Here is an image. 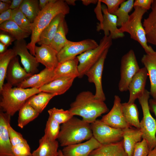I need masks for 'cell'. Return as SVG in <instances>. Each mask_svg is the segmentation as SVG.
I'll list each match as a JSON object with an SVG mask.
<instances>
[{"label": "cell", "mask_w": 156, "mask_h": 156, "mask_svg": "<svg viewBox=\"0 0 156 156\" xmlns=\"http://www.w3.org/2000/svg\"><path fill=\"white\" fill-rule=\"evenodd\" d=\"M70 8L65 0H52L40 10L33 22L31 23L32 33L31 41L27 46L30 53L35 56V47L39 41L40 36L43 30L57 15L69 13Z\"/></svg>", "instance_id": "cell-1"}, {"label": "cell", "mask_w": 156, "mask_h": 156, "mask_svg": "<svg viewBox=\"0 0 156 156\" xmlns=\"http://www.w3.org/2000/svg\"><path fill=\"white\" fill-rule=\"evenodd\" d=\"M70 106L69 110L74 116H80L82 120L90 124L108 110L104 102L95 99L94 94L89 91L78 94Z\"/></svg>", "instance_id": "cell-2"}, {"label": "cell", "mask_w": 156, "mask_h": 156, "mask_svg": "<svg viewBox=\"0 0 156 156\" xmlns=\"http://www.w3.org/2000/svg\"><path fill=\"white\" fill-rule=\"evenodd\" d=\"M13 87L6 83L0 90V110L11 116L18 111L29 97L40 92L36 88L24 89Z\"/></svg>", "instance_id": "cell-3"}, {"label": "cell", "mask_w": 156, "mask_h": 156, "mask_svg": "<svg viewBox=\"0 0 156 156\" xmlns=\"http://www.w3.org/2000/svg\"><path fill=\"white\" fill-rule=\"evenodd\" d=\"M93 137L90 124L74 116L62 124L57 139L62 146L81 143Z\"/></svg>", "instance_id": "cell-4"}, {"label": "cell", "mask_w": 156, "mask_h": 156, "mask_svg": "<svg viewBox=\"0 0 156 156\" xmlns=\"http://www.w3.org/2000/svg\"><path fill=\"white\" fill-rule=\"evenodd\" d=\"M133 7L134 10L129 15L128 20L119 29L123 33H128L131 39L140 43L146 54L154 53L155 51L147 44L146 32L142 21L143 16L147 10L137 6Z\"/></svg>", "instance_id": "cell-5"}, {"label": "cell", "mask_w": 156, "mask_h": 156, "mask_svg": "<svg viewBox=\"0 0 156 156\" xmlns=\"http://www.w3.org/2000/svg\"><path fill=\"white\" fill-rule=\"evenodd\" d=\"M150 95V92L145 89L138 99L143 114L140 125L142 138L146 141L151 151L156 147V122L150 112L148 101Z\"/></svg>", "instance_id": "cell-6"}, {"label": "cell", "mask_w": 156, "mask_h": 156, "mask_svg": "<svg viewBox=\"0 0 156 156\" xmlns=\"http://www.w3.org/2000/svg\"><path fill=\"white\" fill-rule=\"evenodd\" d=\"M112 38L109 35L104 36L100 40L98 46L87 51L77 56L79 61V78L85 75L87 72L99 60L105 51L109 49L112 44Z\"/></svg>", "instance_id": "cell-7"}, {"label": "cell", "mask_w": 156, "mask_h": 156, "mask_svg": "<svg viewBox=\"0 0 156 156\" xmlns=\"http://www.w3.org/2000/svg\"><path fill=\"white\" fill-rule=\"evenodd\" d=\"M140 69L134 51L130 50L122 57L119 90L121 92L128 90L131 79Z\"/></svg>", "instance_id": "cell-8"}, {"label": "cell", "mask_w": 156, "mask_h": 156, "mask_svg": "<svg viewBox=\"0 0 156 156\" xmlns=\"http://www.w3.org/2000/svg\"><path fill=\"white\" fill-rule=\"evenodd\" d=\"M90 126L93 136L102 145L118 142L123 138L122 129L112 127L101 120H96Z\"/></svg>", "instance_id": "cell-9"}, {"label": "cell", "mask_w": 156, "mask_h": 156, "mask_svg": "<svg viewBox=\"0 0 156 156\" xmlns=\"http://www.w3.org/2000/svg\"><path fill=\"white\" fill-rule=\"evenodd\" d=\"M99 44L94 40L88 39L78 42L69 40L57 53L59 63L71 59L88 50L97 47Z\"/></svg>", "instance_id": "cell-10"}, {"label": "cell", "mask_w": 156, "mask_h": 156, "mask_svg": "<svg viewBox=\"0 0 156 156\" xmlns=\"http://www.w3.org/2000/svg\"><path fill=\"white\" fill-rule=\"evenodd\" d=\"M109 49H106L98 61L86 73L90 83H94L95 87V99L104 102L106 97L102 86V78L105 60Z\"/></svg>", "instance_id": "cell-11"}, {"label": "cell", "mask_w": 156, "mask_h": 156, "mask_svg": "<svg viewBox=\"0 0 156 156\" xmlns=\"http://www.w3.org/2000/svg\"><path fill=\"white\" fill-rule=\"evenodd\" d=\"M27 44L25 39L15 40L12 49L17 55L20 56L24 69L28 73L33 75L39 71L38 63L35 57L28 51Z\"/></svg>", "instance_id": "cell-12"}, {"label": "cell", "mask_w": 156, "mask_h": 156, "mask_svg": "<svg viewBox=\"0 0 156 156\" xmlns=\"http://www.w3.org/2000/svg\"><path fill=\"white\" fill-rule=\"evenodd\" d=\"M101 120L105 123L115 128L123 129L131 127L125 119L121 99L117 95L114 96V104L112 109L107 114L103 116Z\"/></svg>", "instance_id": "cell-13"}, {"label": "cell", "mask_w": 156, "mask_h": 156, "mask_svg": "<svg viewBox=\"0 0 156 156\" xmlns=\"http://www.w3.org/2000/svg\"><path fill=\"white\" fill-rule=\"evenodd\" d=\"M101 9L103 14V19L96 26L97 31L103 30L105 36H108L110 35L112 39L123 37L125 36L124 33L120 31L117 27V16L109 13L105 5L101 6Z\"/></svg>", "instance_id": "cell-14"}, {"label": "cell", "mask_w": 156, "mask_h": 156, "mask_svg": "<svg viewBox=\"0 0 156 156\" xmlns=\"http://www.w3.org/2000/svg\"><path fill=\"white\" fill-rule=\"evenodd\" d=\"M11 117L0 110V156H16L12 149L8 131Z\"/></svg>", "instance_id": "cell-15"}, {"label": "cell", "mask_w": 156, "mask_h": 156, "mask_svg": "<svg viewBox=\"0 0 156 156\" xmlns=\"http://www.w3.org/2000/svg\"><path fill=\"white\" fill-rule=\"evenodd\" d=\"M148 74L147 71L144 67L140 68L133 77L128 86L129 97L128 103H134L137 99L143 94L145 90Z\"/></svg>", "instance_id": "cell-16"}, {"label": "cell", "mask_w": 156, "mask_h": 156, "mask_svg": "<svg viewBox=\"0 0 156 156\" xmlns=\"http://www.w3.org/2000/svg\"><path fill=\"white\" fill-rule=\"evenodd\" d=\"M35 57L37 62L45 66V68L54 70L59 62L57 52L49 45L42 44L35 47Z\"/></svg>", "instance_id": "cell-17"}, {"label": "cell", "mask_w": 156, "mask_h": 156, "mask_svg": "<svg viewBox=\"0 0 156 156\" xmlns=\"http://www.w3.org/2000/svg\"><path fill=\"white\" fill-rule=\"evenodd\" d=\"M31 76L20 65L18 56L10 62L6 74L7 83L12 86L17 87Z\"/></svg>", "instance_id": "cell-18"}, {"label": "cell", "mask_w": 156, "mask_h": 156, "mask_svg": "<svg viewBox=\"0 0 156 156\" xmlns=\"http://www.w3.org/2000/svg\"><path fill=\"white\" fill-rule=\"evenodd\" d=\"M101 145L93 136L84 142L64 147L62 151L64 156H88L92 151Z\"/></svg>", "instance_id": "cell-19"}, {"label": "cell", "mask_w": 156, "mask_h": 156, "mask_svg": "<svg viewBox=\"0 0 156 156\" xmlns=\"http://www.w3.org/2000/svg\"><path fill=\"white\" fill-rule=\"evenodd\" d=\"M55 79V69L45 68L39 73L26 79L17 87L24 89L28 88L39 89Z\"/></svg>", "instance_id": "cell-20"}, {"label": "cell", "mask_w": 156, "mask_h": 156, "mask_svg": "<svg viewBox=\"0 0 156 156\" xmlns=\"http://www.w3.org/2000/svg\"><path fill=\"white\" fill-rule=\"evenodd\" d=\"M8 131L12 149L16 156H29L32 154L27 141L19 132L14 129L10 123Z\"/></svg>", "instance_id": "cell-21"}, {"label": "cell", "mask_w": 156, "mask_h": 156, "mask_svg": "<svg viewBox=\"0 0 156 156\" xmlns=\"http://www.w3.org/2000/svg\"><path fill=\"white\" fill-rule=\"evenodd\" d=\"M75 78L70 77H62L55 79L39 88L40 92L55 94H62L71 87Z\"/></svg>", "instance_id": "cell-22"}, {"label": "cell", "mask_w": 156, "mask_h": 156, "mask_svg": "<svg viewBox=\"0 0 156 156\" xmlns=\"http://www.w3.org/2000/svg\"><path fill=\"white\" fill-rule=\"evenodd\" d=\"M122 130L124 150L128 156H132L135 145L141 141L142 132L140 129L131 127Z\"/></svg>", "instance_id": "cell-23"}, {"label": "cell", "mask_w": 156, "mask_h": 156, "mask_svg": "<svg viewBox=\"0 0 156 156\" xmlns=\"http://www.w3.org/2000/svg\"><path fill=\"white\" fill-rule=\"evenodd\" d=\"M141 61L146 68L150 81V95L156 99V51L143 55Z\"/></svg>", "instance_id": "cell-24"}, {"label": "cell", "mask_w": 156, "mask_h": 156, "mask_svg": "<svg viewBox=\"0 0 156 156\" xmlns=\"http://www.w3.org/2000/svg\"><path fill=\"white\" fill-rule=\"evenodd\" d=\"M88 156H128L125 151L123 140L109 144L102 145L92 151Z\"/></svg>", "instance_id": "cell-25"}, {"label": "cell", "mask_w": 156, "mask_h": 156, "mask_svg": "<svg viewBox=\"0 0 156 156\" xmlns=\"http://www.w3.org/2000/svg\"><path fill=\"white\" fill-rule=\"evenodd\" d=\"M39 146L32 153L33 156H58V141L44 135L39 140Z\"/></svg>", "instance_id": "cell-26"}, {"label": "cell", "mask_w": 156, "mask_h": 156, "mask_svg": "<svg viewBox=\"0 0 156 156\" xmlns=\"http://www.w3.org/2000/svg\"><path fill=\"white\" fill-rule=\"evenodd\" d=\"M79 61L77 57L59 63L55 69V79L62 77H78Z\"/></svg>", "instance_id": "cell-27"}, {"label": "cell", "mask_w": 156, "mask_h": 156, "mask_svg": "<svg viewBox=\"0 0 156 156\" xmlns=\"http://www.w3.org/2000/svg\"><path fill=\"white\" fill-rule=\"evenodd\" d=\"M151 11L142 23L148 42L156 46V0L152 4Z\"/></svg>", "instance_id": "cell-28"}, {"label": "cell", "mask_w": 156, "mask_h": 156, "mask_svg": "<svg viewBox=\"0 0 156 156\" xmlns=\"http://www.w3.org/2000/svg\"><path fill=\"white\" fill-rule=\"evenodd\" d=\"M65 14H60L56 16L41 32L37 43L39 45H49L52 40L61 21L65 18Z\"/></svg>", "instance_id": "cell-29"}, {"label": "cell", "mask_w": 156, "mask_h": 156, "mask_svg": "<svg viewBox=\"0 0 156 156\" xmlns=\"http://www.w3.org/2000/svg\"><path fill=\"white\" fill-rule=\"evenodd\" d=\"M68 31V26L64 18L61 22L56 33L49 45L57 53L69 40L66 37Z\"/></svg>", "instance_id": "cell-30"}, {"label": "cell", "mask_w": 156, "mask_h": 156, "mask_svg": "<svg viewBox=\"0 0 156 156\" xmlns=\"http://www.w3.org/2000/svg\"><path fill=\"white\" fill-rule=\"evenodd\" d=\"M18 112L17 125L21 129L37 118L40 114L29 104L27 100Z\"/></svg>", "instance_id": "cell-31"}, {"label": "cell", "mask_w": 156, "mask_h": 156, "mask_svg": "<svg viewBox=\"0 0 156 156\" xmlns=\"http://www.w3.org/2000/svg\"><path fill=\"white\" fill-rule=\"evenodd\" d=\"M122 110L125 119L130 126L140 129V122L139 112L136 105L134 103L127 102L122 103Z\"/></svg>", "instance_id": "cell-32"}, {"label": "cell", "mask_w": 156, "mask_h": 156, "mask_svg": "<svg viewBox=\"0 0 156 156\" xmlns=\"http://www.w3.org/2000/svg\"><path fill=\"white\" fill-rule=\"evenodd\" d=\"M56 95L43 92L34 94L28 99L29 104L40 114L43 111L50 101Z\"/></svg>", "instance_id": "cell-33"}, {"label": "cell", "mask_w": 156, "mask_h": 156, "mask_svg": "<svg viewBox=\"0 0 156 156\" xmlns=\"http://www.w3.org/2000/svg\"><path fill=\"white\" fill-rule=\"evenodd\" d=\"M0 29L14 38L16 40L24 39L30 34L23 30L14 21L10 20L0 24Z\"/></svg>", "instance_id": "cell-34"}, {"label": "cell", "mask_w": 156, "mask_h": 156, "mask_svg": "<svg viewBox=\"0 0 156 156\" xmlns=\"http://www.w3.org/2000/svg\"><path fill=\"white\" fill-rule=\"evenodd\" d=\"M19 8L31 23L40 11L38 0H23Z\"/></svg>", "instance_id": "cell-35"}, {"label": "cell", "mask_w": 156, "mask_h": 156, "mask_svg": "<svg viewBox=\"0 0 156 156\" xmlns=\"http://www.w3.org/2000/svg\"><path fill=\"white\" fill-rule=\"evenodd\" d=\"M17 56L12 49H7L4 53L0 54V90L4 84L9 64L11 61Z\"/></svg>", "instance_id": "cell-36"}, {"label": "cell", "mask_w": 156, "mask_h": 156, "mask_svg": "<svg viewBox=\"0 0 156 156\" xmlns=\"http://www.w3.org/2000/svg\"><path fill=\"white\" fill-rule=\"evenodd\" d=\"M133 0H128L123 2L117 11L113 14L117 17V26L121 27L128 20L129 13L134 7Z\"/></svg>", "instance_id": "cell-37"}, {"label": "cell", "mask_w": 156, "mask_h": 156, "mask_svg": "<svg viewBox=\"0 0 156 156\" xmlns=\"http://www.w3.org/2000/svg\"><path fill=\"white\" fill-rule=\"evenodd\" d=\"M23 30L31 34V23L21 11L19 8L12 10V19Z\"/></svg>", "instance_id": "cell-38"}, {"label": "cell", "mask_w": 156, "mask_h": 156, "mask_svg": "<svg viewBox=\"0 0 156 156\" xmlns=\"http://www.w3.org/2000/svg\"><path fill=\"white\" fill-rule=\"evenodd\" d=\"M49 116L59 124H63L67 122L74 116L73 115L68 109L64 110L54 107L48 111Z\"/></svg>", "instance_id": "cell-39"}, {"label": "cell", "mask_w": 156, "mask_h": 156, "mask_svg": "<svg viewBox=\"0 0 156 156\" xmlns=\"http://www.w3.org/2000/svg\"><path fill=\"white\" fill-rule=\"evenodd\" d=\"M60 125L57 122L49 116L46 124L44 135L51 140H56L60 129Z\"/></svg>", "instance_id": "cell-40"}, {"label": "cell", "mask_w": 156, "mask_h": 156, "mask_svg": "<svg viewBox=\"0 0 156 156\" xmlns=\"http://www.w3.org/2000/svg\"><path fill=\"white\" fill-rule=\"evenodd\" d=\"M150 151L146 141L143 139L135 145L132 156H147Z\"/></svg>", "instance_id": "cell-41"}, {"label": "cell", "mask_w": 156, "mask_h": 156, "mask_svg": "<svg viewBox=\"0 0 156 156\" xmlns=\"http://www.w3.org/2000/svg\"><path fill=\"white\" fill-rule=\"evenodd\" d=\"M107 6L108 12L113 14L119 8V6L125 0H99Z\"/></svg>", "instance_id": "cell-42"}, {"label": "cell", "mask_w": 156, "mask_h": 156, "mask_svg": "<svg viewBox=\"0 0 156 156\" xmlns=\"http://www.w3.org/2000/svg\"><path fill=\"white\" fill-rule=\"evenodd\" d=\"M15 40L16 39L8 33L3 31L0 33V42L7 46L11 45L12 42Z\"/></svg>", "instance_id": "cell-43"}, {"label": "cell", "mask_w": 156, "mask_h": 156, "mask_svg": "<svg viewBox=\"0 0 156 156\" xmlns=\"http://www.w3.org/2000/svg\"><path fill=\"white\" fill-rule=\"evenodd\" d=\"M153 1V0H135L134 1V7H138L147 11L151 8Z\"/></svg>", "instance_id": "cell-44"}, {"label": "cell", "mask_w": 156, "mask_h": 156, "mask_svg": "<svg viewBox=\"0 0 156 156\" xmlns=\"http://www.w3.org/2000/svg\"><path fill=\"white\" fill-rule=\"evenodd\" d=\"M12 10L9 9L0 14V24L12 19Z\"/></svg>", "instance_id": "cell-45"}, {"label": "cell", "mask_w": 156, "mask_h": 156, "mask_svg": "<svg viewBox=\"0 0 156 156\" xmlns=\"http://www.w3.org/2000/svg\"><path fill=\"white\" fill-rule=\"evenodd\" d=\"M149 109L154 113L156 117V99H151L149 100Z\"/></svg>", "instance_id": "cell-46"}, {"label": "cell", "mask_w": 156, "mask_h": 156, "mask_svg": "<svg viewBox=\"0 0 156 156\" xmlns=\"http://www.w3.org/2000/svg\"><path fill=\"white\" fill-rule=\"evenodd\" d=\"M23 0H13L11 4L10 9L14 10L19 8Z\"/></svg>", "instance_id": "cell-47"}, {"label": "cell", "mask_w": 156, "mask_h": 156, "mask_svg": "<svg viewBox=\"0 0 156 156\" xmlns=\"http://www.w3.org/2000/svg\"><path fill=\"white\" fill-rule=\"evenodd\" d=\"M11 4H7L0 1V13L10 9Z\"/></svg>", "instance_id": "cell-48"}, {"label": "cell", "mask_w": 156, "mask_h": 156, "mask_svg": "<svg viewBox=\"0 0 156 156\" xmlns=\"http://www.w3.org/2000/svg\"><path fill=\"white\" fill-rule=\"evenodd\" d=\"M52 0H40L39 7L40 10L44 8Z\"/></svg>", "instance_id": "cell-49"}, {"label": "cell", "mask_w": 156, "mask_h": 156, "mask_svg": "<svg viewBox=\"0 0 156 156\" xmlns=\"http://www.w3.org/2000/svg\"><path fill=\"white\" fill-rule=\"evenodd\" d=\"M82 4L84 5L87 6L91 4H96L98 2L97 0H82Z\"/></svg>", "instance_id": "cell-50"}, {"label": "cell", "mask_w": 156, "mask_h": 156, "mask_svg": "<svg viewBox=\"0 0 156 156\" xmlns=\"http://www.w3.org/2000/svg\"><path fill=\"white\" fill-rule=\"evenodd\" d=\"M8 46L5 44L0 42V54L5 52L7 49Z\"/></svg>", "instance_id": "cell-51"}, {"label": "cell", "mask_w": 156, "mask_h": 156, "mask_svg": "<svg viewBox=\"0 0 156 156\" xmlns=\"http://www.w3.org/2000/svg\"><path fill=\"white\" fill-rule=\"evenodd\" d=\"M147 156H156V147L150 151Z\"/></svg>", "instance_id": "cell-52"}, {"label": "cell", "mask_w": 156, "mask_h": 156, "mask_svg": "<svg viewBox=\"0 0 156 156\" xmlns=\"http://www.w3.org/2000/svg\"><path fill=\"white\" fill-rule=\"evenodd\" d=\"M66 3L68 5H75V0H65Z\"/></svg>", "instance_id": "cell-53"}, {"label": "cell", "mask_w": 156, "mask_h": 156, "mask_svg": "<svg viewBox=\"0 0 156 156\" xmlns=\"http://www.w3.org/2000/svg\"><path fill=\"white\" fill-rule=\"evenodd\" d=\"M12 0H0V1H1L4 3H7V4H11Z\"/></svg>", "instance_id": "cell-54"}, {"label": "cell", "mask_w": 156, "mask_h": 156, "mask_svg": "<svg viewBox=\"0 0 156 156\" xmlns=\"http://www.w3.org/2000/svg\"><path fill=\"white\" fill-rule=\"evenodd\" d=\"M58 156H64L63 155L62 150H59L58 151Z\"/></svg>", "instance_id": "cell-55"}, {"label": "cell", "mask_w": 156, "mask_h": 156, "mask_svg": "<svg viewBox=\"0 0 156 156\" xmlns=\"http://www.w3.org/2000/svg\"><path fill=\"white\" fill-rule=\"evenodd\" d=\"M33 156L32 155V154H31V155H30V156Z\"/></svg>", "instance_id": "cell-56"}]
</instances>
